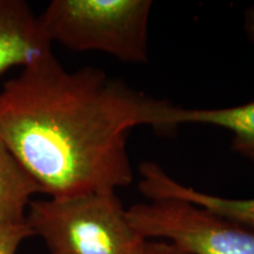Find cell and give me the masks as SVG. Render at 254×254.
Instances as JSON below:
<instances>
[{"instance_id": "obj_2", "label": "cell", "mask_w": 254, "mask_h": 254, "mask_svg": "<svg viewBox=\"0 0 254 254\" xmlns=\"http://www.w3.org/2000/svg\"><path fill=\"white\" fill-rule=\"evenodd\" d=\"M26 221L51 254H141L147 241L116 190L31 200Z\"/></svg>"}, {"instance_id": "obj_4", "label": "cell", "mask_w": 254, "mask_h": 254, "mask_svg": "<svg viewBox=\"0 0 254 254\" xmlns=\"http://www.w3.org/2000/svg\"><path fill=\"white\" fill-rule=\"evenodd\" d=\"M146 240H166L187 254H254V230L179 199H152L126 209Z\"/></svg>"}, {"instance_id": "obj_7", "label": "cell", "mask_w": 254, "mask_h": 254, "mask_svg": "<svg viewBox=\"0 0 254 254\" xmlns=\"http://www.w3.org/2000/svg\"><path fill=\"white\" fill-rule=\"evenodd\" d=\"M158 131H172L179 125L199 124L232 132V150L254 161V100L222 109H184L165 101L158 110Z\"/></svg>"}, {"instance_id": "obj_8", "label": "cell", "mask_w": 254, "mask_h": 254, "mask_svg": "<svg viewBox=\"0 0 254 254\" xmlns=\"http://www.w3.org/2000/svg\"><path fill=\"white\" fill-rule=\"evenodd\" d=\"M36 193H40L36 182L0 138V222L25 220Z\"/></svg>"}, {"instance_id": "obj_3", "label": "cell", "mask_w": 254, "mask_h": 254, "mask_svg": "<svg viewBox=\"0 0 254 254\" xmlns=\"http://www.w3.org/2000/svg\"><path fill=\"white\" fill-rule=\"evenodd\" d=\"M152 7L151 0H52L38 20L52 44L145 64Z\"/></svg>"}, {"instance_id": "obj_11", "label": "cell", "mask_w": 254, "mask_h": 254, "mask_svg": "<svg viewBox=\"0 0 254 254\" xmlns=\"http://www.w3.org/2000/svg\"><path fill=\"white\" fill-rule=\"evenodd\" d=\"M244 28L249 39L254 43V5L247 7L244 14Z\"/></svg>"}, {"instance_id": "obj_10", "label": "cell", "mask_w": 254, "mask_h": 254, "mask_svg": "<svg viewBox=\"0 0 254 254\" xmlns=\"http://www.w3.org/2000/svg\"><path fill=\"white\" fill-rule=\"evenodd\" d=\"M141 254H187L177 245L166 240H147Z\"/></svg>"}, {"instance_id": "obj_9", "label": "cell", "mask_w": 254, "mask_h": 254, "mask_svg": "<svg viewBox=\"0 0 254 254\" xmlns=\"http://www.w3.org/2000/svg\"><path fill=\"white\" fill-rule=\"evenodd\" d=\"M34 237L26 219L18 222H0V254H17L27 238Z\"/></svg>"}, {"instance_id": "obj_5", "label": "cell", "mask_w": 254, "mask_h": 254, "mask_svg": "<svg viewBox=\"0 0 254 254\" xmlns=\"http://www.w3.org/2000/svg\"><path fill=\"white\" fill-rule=\"evenodd\" d=\"M52 53V41L24 0H0V75Z\"/></svg>"}, {"instance_id": "obj_6", "label": "cell", "mask_w": 254, "mask_h": 254, "mask_svg": "<svg viewBox=\"0 0 254 254\" xmlns=\"http://www.w3.org/2000/svg\"><path fill=\"white\" fill-rule=\"evenodd\" d=\"M139 174V190L147 199L184 200L254 230V198L231 199L201 192L177 182L153 161L142 163Z\"/></svg>"}, {"instance_id": "obj_1", "label": "cell", "mask_w": 254, "mask_h": 254, "mask_svg": "<svg viewBox=\"0 0 254 254\" xmlns=\"http://www.w3.org/2000/svg\"><path fill=\"white\" fill-rule=\"evenodd\" d=\"M155 99L100 68L67 71L53 53L0 90V138L49 198L128 186L127 138L157 129Z\"/></svg>"}]
</instances>
